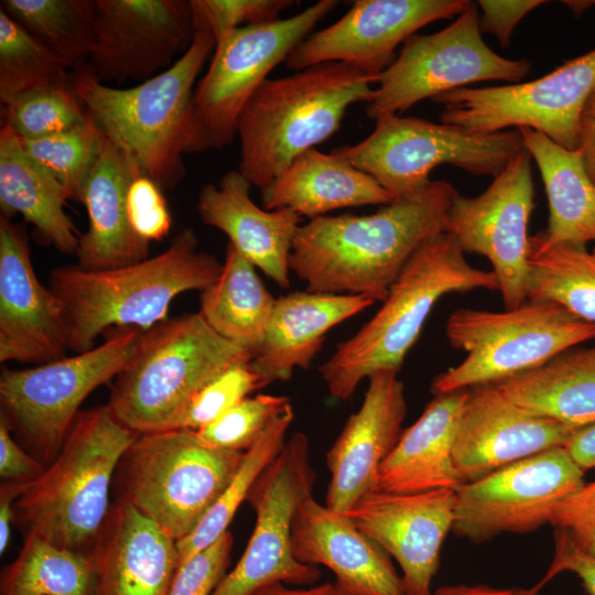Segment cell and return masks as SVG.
<instances>
[{"label":"cell","mask_w":595,"mask_h":595,"mask_svg":"<svg viewBox=\"0 0 595 595\" xmlns=\"http://www.w3.org/2000/svg\"><path fill=\"white\" fill-rule=\"evenodd\" d=\"M457 193L446 181H431L369 215L310 219L295 235L290 271L306 283L307 292L361 294L383 302L413 255L446 231Z\"/></svg>","instance_id":"cell-1"},{"label":"cell","mask_w":595,"mask_h":595,"mask_svg":"<svg viewBox=\"0 0 595 595\" xmlns=\"http://www.w3.org/2000/svg\"><path fill=\"white\" fill-rule=\"evenodd\" d=\"M215 39L195 32L188 48L158 75L127 88L101 83L88 65L69 75L74 91L108 140L140 175L163 191L185 175L183 156L209 150L194 106V85Z\"/></svg>","instance_id":"cell-2"},{"label":"cell","mask_w":595,"mask_h":595,"mask_svg":"<svg viewBox=\"0 0 595 595\" xmlns=\"http://www.w3.org/2000/svg\"><path fill=\"white\" fill-rule=\"evenodd\" d=\"M221 267L199 250L195 231L184 228L154 257L112 269L58 267L50 272L47 286L62 304L68 350L82 353L109 328L147 331L166 320L177 295L201 292Z\"/></svg>","instance_id":"cell-3"},{"label":"cell","mask_w":595,"mask_h":595,"mask_svg":"<svg viewBox=\"0 0 595 595\" xmlns=\"http://www.w3.org/2000/svg\"><path fill=\"white\" fill-rule=\"evenodd\" d=\"M138 435L107 404L80 411L56 457L15 501L13 523L24 536L90 553L119 462Z\"/></svg>","instance_id":"cell-4"},{"label":"cell","mask_w":595,"mask_h":595,"mask_svg":"<svg viewBox=\"0 0 595 595\" xmlns=\"http://www.w3.org/2000/svg\"><path fill=\"white\" fill-rule=\"evenodd\" d=\"M377 76L329 62L268 78L240 112L238 171L260 190L292 161L332 137L347 109L375 96Z\"/></svg>","instance_id":"cell-5"},{"label":"cell","mask_w":595,"mask_h":595,"mask_svg":"<svg viewBox=\"0 0 595 595\" xmlns=\"http://www.w3.org/2000/svg\"><path fill=\"white\" fill-rule=\"evenodd\" d=\"M464 255L447 231L413 255L375 316L318 367L333 398L351 399L359 383L378 370H400L433 306L445 294L498 291L495 273L474 268Z\"/></svg>","instance_id":"cell-6"},{"label":"cell","mask_w":595,"mask_h":595,"mask_svg":"<svg viewBox=\"0 0 595 595\" xmlns=\"http://www.w3.org/2000/svg\"><path fill=\"white\" fill-rule=\"evenodd\" d=\"M252 350L217 334L199 312L141 331L112 381L107 405L138 434L172 430L192 397Z\"/></svg>","instance_id":"cell-7"},{"label":"cell","mask_w":595,"mask_h":595,"mask_svg":"<svg viewBox=\"0 0 595 595\" xmlns=\"http://www.w3.org/2000/svg\"><path fill=\"white\" fill-rule=\"evenodd\" d=\"M244 453L206 446L192 430L139 434L117 467L116 500L133 506L177 542L217 501Z\"/></svg>","instance_id":"cell-8"},{"label":"cell","mask_w":595,"mask_h":595,"mask_svg":"<svg viewBox=\"0 0 595 595\" xmlns=\"http://www.w3.org/2000/svg\"><path fill=\"white\" fill-rule=\"evenodd\" d=\"M445 333L452 347L467 355L433 379V394L498 383L534 369L594 339L595 324L558 303L528 300L504 312L458 309L448 316Z\"/></svg>","instance_id":"cell-9"},{"label":"cell","mask_w":595,"mask_h":595,"mask_svg":"<svg viewBox=\"0 0 595 595\" xmlns=\"http://www.w3.org/2000/svg\"><path fill=\"white\" fill-rule=\"evenodd\" d=\"M113 328L97 347L0 375V420L25 450L48 465L61 451L84 400L121 371L140 335Z\"/></svg>","instance_id":"cell-10"},{"label":"cell","mask_w":595,"mask_h":595,"mask_svg":"<svg viewBox=\"0 0 595 595\" xmlns=\"http://www.w3.org/2000/svg\"><path fill=\"white\" fill-rule=\"evenodd\" d=\"M522 149L519 129L475 133L394 115L376 120L374 131L360 142L332 152L371 175L396 198L425 187L442 164L496 177Z\"/></svg>","instance_id":"cell-11"},{"label":"cell","mask_w":595,"mask_h":595,"mask_svg":"<svg viewBox=\"0 0 595 595\" xmlns=\"http://www.w3.org/2000/svg\"><path fill=\"white\" fill-rule=\"evenodd\" d=\"M530 67L529 61L500 56L484 42L477 4L470 2L448 26L432 34L415 33L403 43L377 76L366 115L374 120L394 116L423 99L478 82L517 84Z\"/></svg>","instance_id":"cell-12"},{"label":"cell","mask_w":595,"mask_h":595,"mask_svg":"<svg viewBox=\"0 0 595 595\" xmlns=\"http://www.w3.org/2000/svg\"><path fill=\"white\" fill-rule=\"evenodd\" d=\"M594 90L595 48L528 83L458 88L432 100L443 106V123L475 133L530 128L575 150Z\"/></svg>","instance_id":"cell-13"},{"label":"cell","mask_w":595,"mask_h":595,"mask_svg":"<svg viewBox=\"0 0 595 595\" xmlns=\"http://www.w3.org/2000/svg\"><path fill=\"white\" fill-rule=\"evenodd\" d=\"M315 477L309 440L302 432L294 433L249 490L246 501L256 513L252 534L212 595H249L275 582L312 585L321 577L317 566L296 560L291 541L294 515L312 496Z\"/></svg>","instance_id":"cell-14"},{"label":"cell","mask_w":595,"mask_h":595,"mask_svg":"<svg viewBox=\"0 0 595 595\" xmlns=\"http://www.w3.org/2000/svg\"><path fill=\"white\" fill-rule=\"evenodd\" d=\"M338 4L321 0L293 17L247 25L216 42L209 67L194 90L196 116L209 149L223 150L234 141L248 100Z\"/></svg>","instance_id":"cell-15"},{"label":"cell","mask_w":595,"mask_h":595,"mask_svg":"<svg viewBox=\"0 0 595 595\" xmlns=\"http://www.w3.org/2000/svg\"><path fill=\"white\" fill-rule=\"evenodd\" d=\"M564 446L504 466L456 490L455 536L483 543L504 533H528L551 521L556 505L584 480Z\"/></svg>","instance_id":"cell-16"},{"label":"cell","mask_w":595,"mask_h":595,"mask_svg":"<svg viewBox=\"0 0 595 595\" xmlns=\"http://www.w3.org/2000/svg\"><path fill=\"white\" fill-rule=\"evenodd\" d=\"M531 159L524 147L482 194L457 193L447 216L446 231L463 251L489 260L506 310L528 301V225L534 207Z\"/></svg>","instance_id":"cell-17"},{"label":"cell","mask_w":595,"mask_h":595,"mask_svg":"<svg viewBox=\"0 0 595 595\" xmlns=\"http://www.w3.org/2000/svg\"><path fill=\"white\" fill-rule=\"evenodd\" d=\"M87 65L104 84L144 82L175 63L194 37L190 1L94 0Z\"/></svg>","instance_id":"cell-18"},{"label":"cell","mask_w":595,"mask_h":595,"mask_svg":"<svg viewBox=\"0 0 595 595\" xmlns=\"http://www.w3.org/2000/svg\"><path fill=\"white\" fill-rule=\"evenodd\" d=\"M468 0H356L332 25L310 34L285 61L295 72L340 62L378 76L421 28L459 15Z\"/></svg>","instance_id":"cell-19"},{"label":"cell","mask_w":595,"mask_h":595,"mask_svg":"<svg viewBox=\"0 0 595 595\" xmlns=\"http://www.w3.org/2000/svg\"><path fill=\"white\" fill-rule=\"evenodd\" d=\"M455 498L453 489L374 490L344 515L397 561L407 595H432L441 549L454 523Z\"/></svg>","instance_id":"cell-20"},{"label":"cell","mask_w":595,"mask_h":595,"mask_svg":"<svg viewBox=\"0 0 595 595\" xmlns=\"http://www.w3.org/2000/svg\"><path fill=\"white\" fill-rule=\"evenodd\" d=\"M63 309L37 279L26 230L0 217V361L34 366L66 357Z\"/></svg>","instance_id":"cell-21"},{"label":"cell","mask_w":595,"mask_h":595,"mask_svg":"<svg viewBox=\"0 0 595 595\" xmlns=\"http://www.w3.org/2000/svg\"><path fill=\"white\" fill-rule=\"evenodd\" d=\"M577 430L534 414L496 387L467 389L462 408L453 459L464 483L543 451L564 446Z\"/></svg>","instance_id":"cell-22"},{"label":"cell","mask_w":595,"mask_h":595,"mask_svg":"<svg viewBox=\"0 0 595 595\" xmlns=\"http://www.w3.org/2000/svg\"><path fill=\"white\" fill-rule=\"evenodd\" d=\"M398 372L388 368L368 377L360 408L348 418L326 454L331 473L326 506L335 511H348L375 490L380 465L402 433L407 401Z\"/></svg>","instance_id":"cell-23"},{"label":"cell","mask_w":595,"mask_h":595,"mask_svg":"<svg viewBox=\"0 0 595 595\" xmlns=\"http://www.w3.org/2000/svg\"><path fill=\"white\" fill-rule=\"evenodd\" d=\"M291 541L298 561L335 574L340 595H407L391 556L344 513L313 496L296 509Z\"/></svg>","instance_id":"cell-24"},{"label":"cell","mask_w":595,"mask_h":595,"mask_svg":"<svg viewBox=\"0 0 595 595\" xmlns=\"http://www.w3.org/2000/svg\"><path fill=\"white\" fill-rule=\"evenodd\" d=\"M89 554L94 595H167L178 567L176 541L120 500Z\"/></svg>","instance_id":"cell-25"},{"label":"cell","mask_w":595,"mask_h":595,"mask_svg":"<svg viewBox=\"0 0 595 595\" xmlns=\"http://www.w3.org/2000/svg\"><path fill=\"white\" fill-rule=\"evenodd\" d=\"M252 184L238 171L204 185L196 208L204 224L223 231L257 269L282 289L290 286L289 259L302 217L289 208H261L249 195Z\"/></svg>","instance_id":"cell-26"},{"label":"cell","mask_w":595,"mask_h":595,"mask_svg":"<svg viewBox=\"0 0 595 595\" xmlns=\"http://www.w3.org/2000/svg\"><path fill=\"white\" fill-rule=\"evenodd\" d=\"M375 303L361 294L292 292L277 299L264 337L250 365L268 383L307 369L327 332Z\"/></svg>","instance_id":"cell-27"},{"label":"cell","mask_w":595,"mask_h":595,"mask_svg":"<svg viewBox=\"0 0 595 595\" xmlns=\"http://www.w3.org/2000/svg\"><path fill=\"white\" fill-rule=\"evenodd\" d=\"M466 390L434 394L380 465L375 490L397 494L457 490L464 480L453 459Z\"/></svg>","instance_id":"cell-28"},{"label":"cell","mask_w":595,"mask_h":595,"mask_svg":"<svg viewBox=\"0 0 595 595\" xmlns=\"http://www.w3.org/2000/svg\"><path fill=\"white\" fill-rule=\"evenodd\" d=\"M137 175L128 158L105 138L82 194L89 224L75 253L78 266L112 269L149 258L150 242L132 230L127 215V193Z\"/></svg>","instance_id":"cell-29"},{"label":"cell","mask_w":595,"mask_h":595,"mask_svg":"<svg viewBox=\"0 0 595 595\" xmlns=\"http://www.w3.org/2000/svg\"><path fill=\"white\" fill-rule=\"evenodd\" d=\"M260 195L268 210L289 208L310 219L339 208L382 206L394 199L371 175L315 148L296 156Z\"/></svg>","instance_id":"cell-30"},{"label":"cell","mask_w":595,"mask_h":595,"mask_svg":"<svg viewBox=\"0 0 595 595\" xmlns=\"http://www.w3.org/2000/svg\"><path fill=\"white\" fill-rule=\"evenodd\" d=\"M68 195L62 184L32 160L19 136L0 129V208L12 219L20 214L33 225L42 242L62 253H76L80 235L64 210Z\"/></svg>","instance_id":"cell-31"},{"label":"cell","mask_w":595,"mask_h":595,"mask_svg":"<svg viewBox=\"0 0 595 595\" xmlns=\"http://www.w3.org/2000/svg\"><path fill=\"white\" fill-rule=\"evenodd\" d=\"M519 130L539 167L550 210L547 231L530 239L541 248L595 241V183L580 149L563 148L530 128Z\"/></svg>","instance_id":"cell-32"},{"label":"cell","mask_w":595,"mask_h":595,"mask_svg":"<svg viewBox=\"0 0 595 595\" xmlns=\"http://www.w3.org/2000/svg\"><path fill=\"white\" fill-rule=\"evenodd\" d=\"M523 409L574 429L595 422V345L570 348L498 383Z\"/></svg>","instance_id":"cell-33"},{"label":"cell","mask_w":595,"mask_h":595,"mask_svg":"<svg viewBox=\"0 0 595 595\" xmlns=\"http://www.w3.org/2000/svg\"><path fill=\"white\" fill-rule=\"evenodd\" d=\"M257 268L228 242L217 278L199 292V314L220 336L253 351L261 344L277 299Z\"/></svg>","instance_id":"cell-34"},{"label":"cell","mask_w":595,"mask_h":595,"mask_svg":"<svg viewBox=\"0 0 595 595\" xmlns=\"http://www.w3.org/2000/svg\"><path fill=\"white\" fill-rule=\"evenodd\" d=\"M0 10L67 69L87 64L95 42L94 0H2Z\"/></svg>","instance_id":"cell-35"},{"label":"cell","mask_w":595,"mask_h":595,"mask_svg":"<svg viewBox=\"0 0 595 595\" xmlns=\"http://www.w3.org/2000/svg\"><path fill=\"white\" fill-rule=\"evenodd\" d=\"M89 553L24 536L18 556L2 570L0 595H94Z\"/></svg>","instance_id":"cell-36"},{"label":"cell","mask_w":595,"mask_h":595,"mask_svg":"<svg viewBox=\"0 0 595 595\" xmlns=\"http://www.w3.org/2000/svg\"><path fill=\"white\" fill-rule=\"evenodd\" d=\"M528 300L558 303L595 324V256L584 246L538 247L529 237Z\"/></svg>","instance_id":"cell-37"},{"label":"cell","mask_w":595,"mask_h":595,"mask_svg":"<svg viewBox=\"0 0 595 595\" xmlns=\"http://www.w3.org/2000/svg\"><path fill=\"white\" fill-rule=\"evenodd\" d=\"M293 419V408L289 404L244 453L235 475L210 510L188 536L176 542L178 566L228 531L230 521L240 504L246 500L252 485L282 450Z\"/></svg>","instance_id":"cell-38"},{"label":"cell","mask_w":595,"mask_h":595,"mask_svg":"<svg viewBox=\"0 0 595 595\" xmlns=\"http://www.w3.org/2000/svg\"><path fill=\"white\" fill-rule=\"evenodd\" d=\"M2 119L20 139L34 140L82 125L87 112L66 73L11 97L2 104Z\"/></svg>","instance_id":"cell-39"},{"label":"cell","mask_w":595,"mask_h":595,"mask_svg":"<svg viewBox=\"0 0 595 595\" xmlns=\"http://www.w3.org/2000/svg\"><path fill=\"white\" fill-rule=\"evenodd\" d=\"M105 138L87 113L86 121L77 127L40 139H21V142L26 154L62 184L68 198L80 202Z\"/></svg>","instance_id":"cell-40"},{"label":"cell","mask_w":595,"mask_h":595,"mask_svg":"<svg viewBox=\"0 0 595 595\" xmlns=\"http://www.w3.org/2000/svg\"><path fill=\"white\" fill-rule=\"evenodd\" d=\"M67 73L64 64L0 10V101Z\"/></svg>","instance_id":"cell-41"},{"label":"cell","mask_w":595,"mask_h":595,"mask_svg":"<svg viewBox=\"0 0 595 595\" xmlns=\"http://www.w3.org/2000/svg\"><path fill=\"white\" fill-rule=\"evenodd\" d=\"M289 404L291 401L286 396L260 393L247 397L216 421L195 433L206 446L223 451L246 452Z\"/></svg>","instance_id":"cell-42"},{"label":"cell","mask_w":595,"mask_h":595,"mask_svg":"<svg viewBox=\"0 0 595 595\" xmlns=\"http://www.w3.org/2000/svg\"><path fill=\"white\" fill-rule=\"evenodd\" d=\"M267 385L269 383L253 370L250 361L236 364L192 397L174 429L197 431Z\"/></svg>","instance_id":"cell-43"},{"label":"cell","mask_w":595,"mask_h":595,"mask_svg":"<svg viewBox=\"0 0 595 595\" xmlns=\"http://www.w3.org/2000/svg\"><path fill=\"white\" fill-rule=\"evenodd\" d=\"M294 3L293 0H190L194 33H208L216 42L234 30L277 21Z\"/></svg>","instance_id":"cell-44"},{"label":"cell","mask_w":595,"mask_h":595,"mask_svg":"<svg viewBox=\"0 0 595 595\" xmlns=\"http://www.w3.org/2000/svg\"><path fill=\"white\" fill-rule=\"evenodd\" d=\"M234 538L226 531L176 570L167 595H212L226 575Z\"/></svg>","instance_id":"cell-45"},{"label":"cell","mask_w":595,"mask_h":595,"mask_svg":"<svg viewBox=\"0 0 595 595\" xmlns=\"http://www.w3.org/2000/svg\"><path fill=\"white\" fill-rule=\"evenodd\" d=\"M163 190L151 178L137 175L127 193V215L132 230L143 240L160 241L172 227Z\"/></svg>","instance_id":"cell-46"},{"label":"cell","mask_w":595,"mask_h":595,"mask_svg":"<svg viewBox=\"0 0 595 595\" xmlns=\"http://www.w3.org/2000/svg\"><path fill=\"white\" fill-rule=\"evenodd\" d=\"M550 524L564 531L583 552L595 556V480L584 483L563 498Z\"/></svg>","instance_id":"cell-47"},{"label":"cell","mask_w":595,"mask_h":595,"mask_svg":"<svg viewBox=\"0 0 595 595\" xmlns=\"http://www.w3.org/2000/svg\"><path fill=\"white\" fill-rule=\"evenodd\" d=\"M561 573L574 574L585 594L595 595V556L578 549L564 531L554 529L553 558L538 585L543 588Z\"/></svg>","instance_id":"cell-48"},{"label":"cell","mask_w":595,"mask_h":595,"mask_svg":"<svg viewBox=\"0 0 595 595\" xmlns=\"http://www.w3.org/2000/svg\"><path fill=\"white\" fill-rule=\"evenodd\" d=\"M543 0H479L482 9L479 29L493 34L502 47L509 45L515 26L533 9L543 4Z\"/></svg>","instance_id":"cell-49"},{"label":"cell","mask_w":595,"mask_h":595,"mask_svg":"<svg viewBox=\"0 0 595 595\" xmlns=\"http://www.w3.org/2000/svg\"><path fill=\"white\" fill-rule=\"evenodd\" d=\"M46 465L23 448L0 420V477L2 482L30 484L37 479Z\"/></svg>","instance_id":"cell-50"},{"label":"cell","mask_w":595,"mask_h":595,"mask_svg":"<svg viewBox=\"0 0 595 595\" xmlns=\"http://www.w3.org/2000/svg\"><path fill=\"white\" fill-rule=\"evenodd\" d=\"M31 484V483H30ZM30 484L2 482L0 485V553L3 554L10 542L11 526L14 519V505Z\"/></svg>","instance_id":"cell-51"},{"label":"cell","mask_w":595,"mask_h":595,"mask_svg":"<svg viewBox=\"0 0 595 595\" xmlns=\"http://www.w3.org/2000/svg\"><path fill=\"white\" fill-rule=\"evenodd\" d=\"M564 448L584 472L595 469V422L575 430Z\"/></svg>","instance_id":"cell-52"},{"label":"cell","mask_w":595,"mask_h":595,"mask_svg":"<svg viewBox=\"0 0 595 595\" xmlns=\"http://www.w3.org/2000/svg\"><path fill=\"white\" fill-rule=\"evenodd\" d=\"M541 589L538 584L528 588L459 584L439 587L432 595H541Z\"/></svg>","instance_id":"cell-53"},{"label":"cell","mask_w":595,"mask_h":595,"mask_svg":"<svg viewBox=\"0 0 595 595\" xmlns=\"http://www.w3.org/2000/svg\"><path fill=\"white\" fill-rule=\"evenodd\" d=\"M249 595H340L334 583H322L311 587H291L275 582L264 585Z\"/></svg>","instance_id":"cell-54"},{"label":"cell","mask_w":595,"mask_h":595,"mask_svg":"<svg viewBox=\"0 0 595 595\" xmlns=\"http://www.w3.org/2000/svg\"><path fill=\"white\" fill-rule=\"evenodd\" d=\"M578 149L586 170L595 183V119L587 115L583 117Z\"/></svg>","instance_id":"cell-55"},{"label":"cell","mask_w":595,"mask_h":595,"mask_svg":"<svg viewBox=\"0 0 595 595\" xmlns=\"http://www.w3.org/2000/svg\"><path fill=\"white\" fill-rule=\"evenodd\" d=\"M563 3L567 6L573 13H582L593 3H595V1H564Z\"/></svg>","instance_id":"cell-56"},{"label":"cell","mask_w":595,"mask_h":595,"mask_svg":"<svg viewBox=\"0 0 595 595\" xmlns=\"http://www.w3.org/2000/svg\"><path fill=\"white\" fill-rule=\"evenodd\" d=\"M584 115H587L595 119V90L586 105Z\"/></svg>","instance_id":"cell-57"},{"label":"cell","mask_w":595,"mask_h":595,"mask_svg":"<svg viewBox=\"0 0 595 595\" xmlns=\"http://www.w3.org/2000/svg\"><path fill=\"white\" fill-rule=\"evenodd\" d=\"M592 253H593V255L595 256V247H594V249H593Z\"/></svg>","instance_id":"cell-58"}]
</instances>
